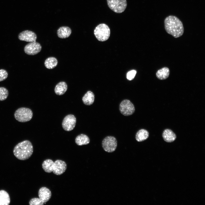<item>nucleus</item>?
Here are the masks:
<instances>
[{
  "mask_svg": "<svg viewBox=\"0 0 205 205\" xmlns=\"http://www.w3.org/2000/svg\"><path fill=\"white\" fill-rule=\"evenodd\" d=\"M44 203L38 198H32L29 202L30 205H43Z\"/></svg>",
  "mask_w": 205,
  "mask_h": 205,
  "instance_id": "nucleus-24",
  "label": "nucleus"
},
{
  "mask_svg": "<svg viewBox=\"0 0 205 205\" xmlns=\"http://www.w3.org/2000/svg\"><path fill=\"white\" fill-rule=\"evenodd\" d=\"M38 195L39 198L44 203L50 199L52 193L49 189L45 187H42L39 190Z\"/></svg>",
  "mask_w": 205,
  "mask_h": 205,
  "instance_id": "nucleus-12",
  "label": "nucleus"
},
{
  "mask_svg": "<svg viewBox=\"0 0 205 205\" xmlns=\"http://www.w3.org/2000/svg\"><path fill=\"white\" fill-rule=\"evenodd\" d=\"M67 167V164L65 161L60 160H57L54 162L53 165L52 172L55 175H60L65 171Z\"/></svg>",
  "mask_w": 205,
  "mask_h": 205,
  "instance_id": "nucleus-10",
  "label": "nucleus"
},
{
  "mask_svg": "<svg viewBox=\"0 0 205 205\" xmlns=\"http://www.w3.org/2000/svg\"><path fill=\"white\" fill-rule=\"evenodd\" d=\"M169 69L167 67H164L158 70L156 75L157 78L159 80H163L167 79L170 74Z\"/></svg>",
  "mask_w": 205,
  "mask_h": 205,
  "instance_id": "nucleus-15",
  "label": "nucleus"
},
{
  "mask_svg": "<svg viewBox=\"0 0 205 205\" xmlns=\"http://www.w3.org/2000/svg\"><path fill=\"white\" fill-rule=\"evenodd\" d=\"M71 30L70 28L67 26H63L58 29L57 34L59 38H65L68 37L71 35Z\"/></svg>",
  "mask_w": 205,
  "mask_h": 205,
  "instance_id": "nucleus-14",
  "label": "nucleus"
},
{
  "mask_svg": "<svg viewBox=\"0 0 205 205\" xmlns=\"http://www.w3.org/2000/svg\"><path fill=\"white\" fill-rule=\"evenodd\" d=\"M8 75L7 71L4 69H0V81H1L6 79Z\"/></svg>",
  "mask_w": 205,
  "mask_h": 205,
  "instance_id": "nucleus-25",
  "label": "nucleus"
},
{
  "mask_svg": "<svg viewBox=\"0 0 205 205\" xmlns=\"http://www.w3.org/2000/svg\"><path fill=\"white\" fill-rule=\"evenodd\" d=\"M33 151L31 143L25 140L17 144L14 147L13 153L15 156L20 160H24L29 159Z\"/></svg>",
  "mask_w": 205,
  "mask_h": 205,
  "instance_id": "nucleus-2",
  "label": "nucleus"
},
{
  "mask_svg": "<svg viewBox=\"0 0 205 205\" xmlns=\"http://www.w3.org/2000/svg\"><path fill=\"white\" fill-rule=\"evenodd\" d=\"M94 94L92 92L90 91H88L82 98L83 103L87 105L92 104L94 102Z\"/></svg>",
  "mask_w": 205,
  "mask_h": 205,
  "instance_id": "nucleus-17",
  "label": "nucleus"
},
{
  "mask_svg": "<svg viewBox=\"0 0 205 205\" xmlns=\"http://www.w3.org/2000/svg\"><path fill=\"white\" fill-rule=\"evenodd\" d=\"M14 117L18 121L26 122L30 120L33 116V112L30 109L26 107H21L16 110Z\"/></svg>",
  "mask_w": 205,
  "mask_h": 205,
  "instance_id": "nucleus-4",
  "label": "nucleus"
},
{
  "mask_svg": "<svg viewBox=\"0 0 205 205\" xmlns=\"http://www.w3.org/2000/svg\"><path fill=\"white\" fill-rule=\"evenodd\" d=\"M18 38L20 40L30 42L36 41L37 36L32 31L26 30L19 33L18 35Z\"/></svg>",
  "mask_w": 205,
  "mask_h": 205,
  "instance_id": "nucleus-11",
  "label": "nucleus"
},
{
  "mask_svg": "<svg viewBox=\"0 0 205 205\" xmlns=\"http://www.w3.org/2000/svg\"><path fill=\"white\" fill-rule=\"evenodd\" d=\"M58 61L57 59L54 57H50L47 58L45 61L44 65L47 69H52L55 68L57 65Z\"/></svg>",
  "mask_w": 205,
  "mask_h": 205,
  "instance_id": "nucleus-21",
  "label": "nucleus"
},
{
  "mask_svg": "<svg viewBox=\"0 0 205 205\" xmlns=\"http://www.w3.org/2000/svg\"><path fill=\"white\" fill-rule=\"evenodd\" d=\"M119 110L124 116H129L134 113L135 108L133 104L129 100L124 99L120 104Z\"/></svg>",
  "mask_w": 205,
  "mask_h": 205,
  "instance_id": "nucleus-7",
  "label": "nucleus"
},
{
  "mask_svg": "<svg viewBox=\"0 0 205 205\" xmlns=\"http://www.w3.org/2000/svg\"><path fill=\"white\" fill-rule=\"evenodd\" d=\"M102 144V148L105 151L108 153H111L116 150L117 142L115 137L108 136L103 139Z\"/></svg>",
  "mask_w": 205,
  "mask_h": 205,
  "instance_id": "nucleus-6",
  "label": "nucleus"
},
{
  "mask_svg": "<svg viewBox=\"0 0 205 205\" xmlns=\"http://www.w3.org/2000/svg\"><path fill=\"white\" fill-rule=\"evenodd\" d=\"M10 199L8 193L4 190H0V205H8Z\"/></svg>",
  "mask_w": 205,
  "mask_h": 205,
  "instance_id": "nucleus-20",
  "label": "nucleus"
},
{
  "mask_svg": "<svg viewBox=\"0 0 205 205\" xmlns=\"http://www.w3.org/2000/svg\"><path fill=\"white\" fill-rule=\"evenodd\" d=\"M54 162L52 160L48 159L43 162L42 166L44 171L46 173H50L52 171V167Z\"/></svg>",
  "mask_w": 205,
  "mask_h": 205,
  "instance_id": "nucleus-22",
  "label": "nucleus"
},
{
  "mask_svg": "<svg viewBox=\"0 0 205 205\" xmlns=\"http://www.w3.org/2000/svg\"><path fill=\"white\" fill-rule=\"evenodd\" d=\"M149 133L146 130L142 129L138 130L136 133L135 138L138 142H141L146 140L148 137Z\"/></svg>",
  "mask_w": 205,
  "mask_h": 205,
  "instance_id": "nucleus-19",
  "label": "nucleus"
},
{
  "mask_svg": "<svg viewBox=\"0 0 205 205\" xmlns=\"http://www.w3.org/2000/svg\"><path fill=\"white\" fill-rule=\"evenodd\" d=\"M136 71L135 70H132L128 72L126 75L127 79L130 80L133 79L134 77Z\"/></svg>",
  "mask_w": 205,
  "mask_h": 205,
  "instance_id": "nucleus-26",
  "label": "nucleus"
},
{
  "mask_svg": "<svg viewBox=\"0 0 205 205\" xmlns=\"http://www.w3.org/2000/svg\"><path fill=\"white\" fill-rule=\"evenodd\" d=\"M94 34L97 39L100 41L107 40L110 34V30L108 26L104 23L98 25L94 30Z\"/></svg>",
  "mask_w": 205,
  "mask_h": 205,
  "instance_id": "nucleus-3",
  "label": "nucleus"
},
{
  "mask_svg": "<svg viewBox=\"0 0 205 205\" xmlns=\"http://www.w3.org/2000/svg\"><path fill=\"white\" fill-rule=\"evenodd\" d=\"M41 49L40 44L34 41L27 44L24 47V51L25 53L28 55H34L38 53Z\"/></svg>",
  "mask_w": 205,
  "mask_h": 205,
  "instance_id": "nucleus-9",
  "label": "nucleus"
},
{
  "mask_svg": "<svg viewBox=\"0 0 205 205\" xmlns=\"http://www.w3.org/2000/svg\"><path fill=\"white\" fill-rule=\"evenodd\" d=\"M165 29L167 33L175 38L182 36L184 32V28L182 22L175 16L169 15L164 21Z\"/></svg>",
  "mask_w": 205,
  "mask_h": 205,
  "instance_id": "nucleus-1",
  "label": "nucleus"
},
{
  "mask_svg": "<svg viewBox=\"0 0 205 205\" xmlns=\"http://www.w3.org/2000/svg\"><path fill=\"white\" fill-rule=\"evenodd\" d=\"M109 8L114 12L120 13L123 12L127 6L126 0H106Z\"/></svg>",
  "mask_w": 205,
  "mask_h": 205,
  "instance_id": "nucleus-5",
  "label": "nucleus"
},
{
  "mask_svg": "<svg viewBox=\"0 0 205 205\" xmlns=\"http://www.w3.org/2000/svg\"><path fill=\"white\" fill-rule=\"evenodd\" d=\"M76 122V118L73 115H67L64 118L63 120L62 127L65 130L67 131H71L75 128Z\"/></svg>",
  "mask_w": 205,
  "mask_h": 205,
  "instance_id": "nucleus-8",
  "label": "nucleus"
},
{
  "mask_svg": "<svg viewBox=\"0 0 205 205\" xmlns=\"http://www.w3.org/2000/svg\"><path fill=\"white\" fill-rule=\"evenodd\" d=\"M67 89V85L66 83L64 81H61L56 85L54 91L57 95H61L65 93Z\"/></svg>",
  "mask_w": 205,
  "mask_h": 205,
  "instance_id": "nucleus-16",
  "label": "nucleus"
},
{
  "mask_svg": "<svg viewBox=\"0 0 205 205\" xmlns=\"http://www.w3.org/2000/svg\"><path fill=\"white\" fill-rule=\"evenodd\" d=\"M75 141L76 144L79 146L87 145L90 142L89 137L84 134H81L77 136L75 138Z\"/></svg>",
  "mask_w": 205,
  "mask_h": 205,
  "instance_id": "nucleus-18",
  "label": "nucleus"
},
{
  "mask_svg": "<svg viewBox=\"0 0 205 205\" xmlns=\"http://www.w3.org/2000/svg\"><path fill=\"white\" fill-rule=\"evenodd\" d=\"M162 136L164 140L167 142H171L175 140L176 136L175 134L171 130L167 129L165 130L162 134Z\"/></svg>",
  "mask_w": 205,
  "mask_h": 205,
  "instance_id": "nucleus-13",
  "label": "nucleus"
},
{
  "mask_svg": "<svg viewBox=\"0 0 205 205\" xmlns=\"http://www.w3.org/2000/svg\"><path fill=\"white\" fill-rule=\"evenodd\" d=\"M8 95L9 92L6 88L4 87H0V101L6 100Z\"/></svg>",
  "mask_w": 205,
  "mask_h": 205,
  "instance_id": "nucleus-23",
  "label": "nucleus"
}]
</instances>
